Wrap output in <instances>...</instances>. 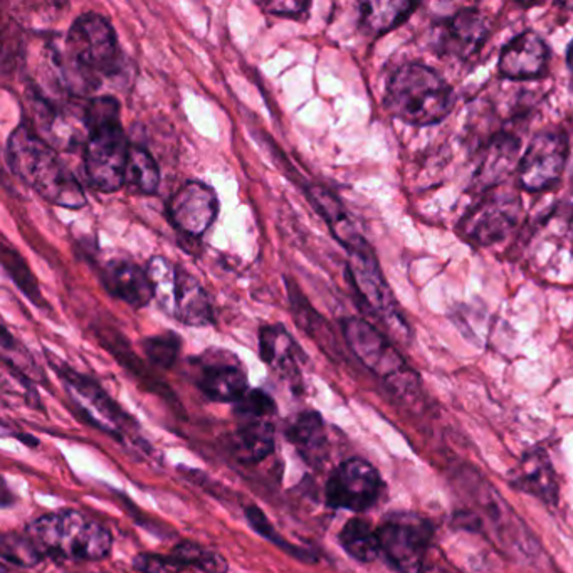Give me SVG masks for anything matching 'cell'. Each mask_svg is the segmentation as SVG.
Masks as SVG:
<instances>
[{
	"mask_svg": "<svg viewBox=\"0 0 573 573\" xmlns=\"http://www.w3.org/2000/svg\"><path fill=\"white\" fill-rule=\"evenodd\" d=\"M570 231L573 233V211H572V217H570Z\"/></svg>",
	"mask_w": 573,
	"mask_h": 573,
	"instance_id": "36",
	"label": "cell"
},
{
	"mask_svg": "<svg viewBox=\"0 0 573 573\" xmlns=\"http://www.w3.org/2000/svg\"><path fill=\"white\" fill-rule=\"evenodd\" d=\"M419 4L403 0H374L360 4V28L370 35H382L407 21Z\"/></svg>",
	"mask_w": 573,
	"mask_h": 573,
	"instance_id": "24",
	"label": "cell"
},
{
	"mask_svg": "<svg viewBox=\"0 0 573 573\" xmlns=\"http://www.w3.org/2000/svg\"><path fill=\"white\" fill-rule=\"evenodd\" d=\"M550 54L552 52L542 35L533 31L521 32L504 45L498 68L507 80H539L549 71Z\"/></svg>",
	"mask_w": 573,
	"mask_h": 573,
	"instance_id": "17",
	"label": "cell"
},
{
	"mask_svg": "<svg viewBox=\"0 0 573 573\" xmlns=\"http://www.w3.org/2000/svg\"><path fill=\"white\" fill-rule=\"evenodd\" d=\"M308 197L309 201H311L313 207L317 208L320 216L324 217L325 223L330 227L335 239H337L348 253L360 249V247L369 244L367 239L361 236L357 226H355L354 219H351L350 214L347 213V208L344 207V204H341L331 192H328L327 188L324 187H309Z\"/></svg>",
	"mask_w": 573,
	"mask_h": 573,
	"instance_id": "23",
	"label": "cell"
},
{
	"mask_svg": "<svg viewBox=\"0 0 573 573\" xmlns=\"http://www.w3.org/2000/svg\"><path fill=\"white\" fill-rule=\"evenodd\" d=\"M133 566L140 573H182L185 566L175 556L140 553L133 559Z\"/></svg>",
	"mask_w": 573,
	"mask_h": 573,
	"instance_id": "33",
	"label": "cell"
},
{
	"mask_svg": "<svg viewBox=\"0 0 573 573\" xmlns=\"http://www.w3.org/2000/svg\"><path fill=\"white\" fill-rule=\"evenodd\" d=\"M125 184L143 195L155 194L156 188L161 185V168L152 153L143 146H130Z\"/></svg>",
	"mask_w": 573,
	"mask_h": 573,
	"instance_id": "26",
	"label": "cell"
},
{
	"mask_svg": "<svg viewBox=\"0 0 573 573\" xmlns=\"http://www.w3.org/2000/svg\"><path fill=\"white\" fill-rule=\"evenodd\" d=\"M520 146L521 140L514 133L500 132L491 136L481 149L471 187L483 192L501 184L520 165Z\"/></svg>",
	"mask_w": 573,
	"mask_h": 573,
	"instance_id": "18",
	"label": "cell"
},
{
	"mask_svg": "<svg viewBox=\"0 0 573 573\" xmlns=\"http://www.w3.org/2000/svg\"><path fill=\"white\" fill-rule=\"evenodd\" d=\"M511 487L518 491L532 494L536 500L550 507L559 503V477L553 469L549 454L542 449H533L521 456L510 474Z\"/></svg>",
	"mask_w": 573,
	"mask_h": 573,
	"instance_id": "20",
	"label": "cell"
},
{
	"mask_svg": "<svg viewBox=\"0 0 573 573\" xmlns=\"http://www.w3.org/2000/svg\"><path fill=\"white\" fill-rule=\"evenodd\" d=\"M338 540L341 549L357 562L370 563L380 555L379 533L364 518L348 520Z\"/></svg>",
	"mask_w": 573,
	"mask_h": 573,
	"instance_id": "25",
	"label": "cell"
},
{
	"mask_svg": "<svg viewBox=\"0 0 573 573\" xmlns=\"http://www.w3.org/2000/svg\"><path fill=\"white\" fill-rule=\"evenodd\" d=\"M345 341L361 364L389 383L409 382L412 370L389 337L367 320L350 317L341 321Z\"/></svg>",
	"mask_w": 573,
	"mask_h": 573,
	"instance_id": "11",
	"label": "cell"
},
{
	"mask_svg": "<svg viewBox=\"0 0 573 573\" xmlns=\"http://www.w3.org/2000/svg\"><path fill=\"white\" fill-rule=\"evenodd\" d=\"M25 535L42 555L61 559L94 562L106 559L113 546L112 532L106 526L74 510L38 518L25 529Z\"/></svg>",
	"mask_w": 573,
	"mask_h": 573,
	"instance_id": "5",
	"label": "cell"
},
{
	"mask_svg": "<svg viewBox=\"0 0 573 573\" xmlns=\"http://www.w3.org/2000/svg\"><path fill=\"white\" fill-rule=\"evenodd\" d=\"M86 142L84 171L100 192H116L125 185L130 143L122 126V109L116 98L96 96L83 109Z\"/></svg>",
	"mask_w": 573,
	"mask_h": 573,
	"instance_id": "3",
	"label": "cell"
},
{
	"mask_svg": "<svg viewBox=\"0 0 573 573\" xmlns=\"http://www.w3.org/2000/svg\"><path fill=\"white\" fill-rule=\"evenodd\" d=\"M569 155V136L565 133H539L520 158L518 184L529 192L555 187L565 172Z\"/></svg>",
	"mask_w": 573,
	"mask_h": 573,
	"instance_id": "13",
	"label": "cell"
},
{
	"mask_svg": "<svg viewBox=\"0 0 573 573\" xmlns=\"http://www.w3.org/2000/svg\"><path fill=\"white\" fill-rule=\"evenodd\" d=\"M380 553L400 573L424 572L434 540V526L421 514L392 513L377 529Z\"/></svg>",
	"mask_w": 573,
	"mask_h": 573,
	"instance_id": "8",
	"label": "cell"
},
{
	"mask_svg": "<svg viewBox=\"0 0 573 573\" xmlns=\"http://www.w3.org/2000/svg\"><path fill=\"white\" fill-rule=\"evenodd\" d=\"M172 556L178 560L184 566L198 570L202 573H227L229 563L217 550L207 549L194 542L178 543Z\"/></svg>",
	"mask_w": 573,
	"mask_h": 573,
	"instance_id": "27",
	"label": "cell"
},
{
	"mask_svg": "<svg viewBox=\"0 0 573 573\" xmlns=\"http://www.w3.org/2000/svg\"><path fill=\"white\" fill-rule=\"evenodd\" d=\"M383 104L407 125H438L454 109V91L434 68L407 63L390 74Z\"/></svg>",
	"mask_w": 573,
	"mask_h": 573,
	"instance_id": "4",
	"label": "cell"
},
{
	"mask_svg": "<svg viewBox=\"0 0 573 573\" xmlns=\"http://www.w3.org/2000/svg\"><path fill=\"white\" fill-rule=\"evenodd\" d=\"M422 573H448V572H442V570H432V572H422Z\"/></svg>",
	"mask_w": 573,
	"mask_h": 573,
	"instance_id": "37",
	"label": "cell"
},
{
	"mask_svg": "<svg viewBox=\"0 0 573 573\" xmlns=\"http://www.w3.org/2000/svg\"><path fill=\"white\" fill-rule=\"evenodd\" d=\"M259 355L282 379L288 380L291 386L301 383L299 357H303L291 335L283 325H266L259 330Z\"/></svg>",
	"mask_w": 573,
	"mask_h": 573,
	"instance_id": "21",
	"label": "cell"
},
{
	"mask_svg": "<svg viewBox=\"0 0 573 573\" xmlns=\"http://www.w3.org/2000/svg\"><path fill=\"white\" fill-rule=\"evenodd\" d=\"M143 351L155 367L168 370L174 367L182 350V340L174 331H165L143 340Z\"/></svg>",
	"mask_w": 573,
	"mask_h": 573,
	"instance_id": "30",
	"label": "cell"
},
{
	"mask_svg": "<svg viewBox=\"0 0 573 573\" xmlns=\"http://www.w3.org/2000/svg\"><path fill=\"white\" fill-rule=\"evenodd\" d=\"M9 168L49 204L64 208L86 205V194L73 172L61 162L54 146L38 135L32 125L21 123L8 140Z\"/></svg>",
	"mask_w": 573,
	"mask_h": 573,
	"instance_id": "2",
	"label": "cell"
},
{
	"mask_svg": "<svg viewBox=\"0 0 573 573\" xmlns=\"http://www.w3.org/2000/svg\"><path fill=\"white\" fill-rule=\"evenodd\" d=\"M197 387L214 402H239L247 392V374L236 355L208 350L197 358Z\"/></svg>",
	"mask_w": 573,
	"mask_h": 573,
	"instance_id": "15",
	"label": "cell"
},
{
	"mask_svg": "<svg viewBox=\"0 0 573 573\" xmlns=\"http://www.w3.org/2000/svg\"><path fill=\"white\" fill-rule=\"evenodd\" d=\"M286 438L295 446L303 461L311 468H320L330 454L324 417L315 410L296 413L286 426Z\"/></svg>",
	"mask_w": 573,
	"mask_h": 573,
	"instance_id": "22",
	"label": "cell"
},
{
	"mask_svg": "<svg viewBox=\"0 0 573 573\" xmlns=\"http://www.w3.org/2000/svg\"><path fill=\"white\" fill-rule=\"evenodd\" d=\"M100 278L104 289H106L113 298L126 303V305L132 306V308H145L152 299H155L149 272L140 268L133 260H109V263L103 266V269H101Z\"/></svg>",
	"mask_w": 573,
	"mask_h": 573,
	"instance_id": "19",
	"label": "cell"
},
{
	"mask_svg": "<svg viewBox=\"0 0 573 573\" xmlns=\"http://www.w3.org/2000/svg\"><path fill=\"white\" fill-rule=\"evenodd\" d=\"M275 399L265 390H249L239 402L234 403L236 431L233 436V451L237 461L256 464L275 451L276 436Z\"/></svg>",
	"mask_w": 573,
	"mask_h": 573,
	"instance_id": "7",
	"label": "cell"
},
{
	"mask_svg": "<svg viewBox=\"0 0 573 573\" xmlns=\"http://www.w3.org/2000/svg\"><path fill=\"white\" fill-rule=\"evenodd\" d=\"M288 295L289 301H291L293 315H295L296 321L299 327L318 344H325V320H321L317 309L309 305L308 299L303 295L301 289L298 288L296 283L289 282L288 279Z\"/></svg>",
	"mask_w": 573,
	"mask_h": 573,
	"instance_id": "29",
	"label": "cell"
},
{
	"mask_svg": "<svg viewBox=\"0 0 573 573\" xmlns=\"http://www.w3.org/2000/svg\"><path fill=\"white\" fill-rule=\"evenodd\" d=\"M490 35V25L478 9L465 8L442 19L432 28L431 48L436 54L465 61L477 57Z\"/></svg>",
	"mask_w": 573,
	"mask_h": 573,
	"instance_id": "14",
	"label": "cell"
},
{
	"mask_svg": "<svg viewBox=\"0 0 573 573\" xmlns=\"http://www.w3.org/2000/svg\"><path fill=\"white\" fill-rule=\"evenodd\" d=\"M523 204L508 192H493L469 208L459 221V236L473 246L503 243L520 223Z\"/></svg>",
	"mask_w": 573,
	"mask_h": 573,
	"instance_id": "10",
	"label": "cell"
},
{
	"mask_svg": "<svg viewBox=\"0 0 573 573\" xmlns=\"http://www.w3.org/2000/svg\"><path fill=\"white\" fill-rule=\"evenodd\" d=\"M382 488V478L370 462L351 458L341 462L328 478L325 500L335 510L364 513L379 501Z\"/></svg>",
	"mask_w": 573,
	"mask_h": 573,
	"instance_id": "12",
	"label": "cell"
},
{
	"mask_svg": "<svg viewBox=\"0 0 573 573\" xmlns=\"http://www.w3.org/2000/svg\"><path fill=\"white\" fill-rule=\"evenodd\" d=\"M219 214L216 192L202 182L182 185L168 202V216L181 233L201 237L213 226Z\"/></svg>",
	"mask_w": 573,
	"mask_h": 573,
	"instance_id": "16",
	"label": "cell"
},
{
	"mask_svg": "<svg viewBox=\"0 0 573 573\" xmlns=\"http://www.w3.org/2000/svg\"><path fill=\"white\" fill-rule=\"evenodd\" d=\"M54 54L64 86L81 94L96 90L101 78L119 73L123 60L112 22L96 12L81 14L68 31L63 54L57 49Z\"/></svg>",
	"mask_w": 573,
	"mask_h": 573,
	"instance_id": "1",
	"label": "cell"
},
{
	"mask_svg": "<svg viewBox=\"0 0 573 573\" xmlns=\"http://www.w3.org/2000/svg\"><path fill=\"white\" fill-rule=\"evenodd\" d=\"M2 556L19 566H32L42 560L41 550L28 535H6L2 539Z\"/></svg>",
	"mask_w": 573,
	"mask_h": 573,
	"instance_id": "31",
	"label": "cell"
},
{
	"mask_svg": "<svg viewBox=\"0 0 573 573\" xmlns=\"http://www.w3.org/2000/svg\"><path fill=\"white\" fill-rule=\"evenodd\" d=\"M260 9L266 12V14L276 16V18H289L296 19L301 18L303 14H306V11L309 9V2H289V0H278V2H259Z\"/></svg>",
	"mask_w": 573,
	"mask_h": 573,
	"instance_id": "34",
	"label": "cell"
},
{
	"mask_svg": "<svg viewBox=\"0 0 573 573\" xmlns=\"http://www.w3.org/2000/svg\"><path fill=\"white\" fill-rule=\"evenodd\" d=\"M348 276L365 308L370 309L392 334L409 338V325L403 320L370 244L348 253Z\"/></svg>",
	"mask_w": 573,
	"mask_h": 573,
	"instance_id": "9",
	"label": "cell"
},
{
	"mask_svg": "<svg viewBox=\"0 0 573 573\" xmlns=\"http://www.w3.org/2000/svg\"><path fill=\"white\" fill-rule=\"evenodd\" d=\"M155 301L167 315L188 327L214 325V306L204 286L181 265L153 256L146 266Z\"/></svg>",
	"mask_w": 573,
	"mask_h": 573,
	"instance_id": "6",
	"label": "cell"
},
{
	"mask_svg": "<svg viewBox=\"0 0 573 573\" xmlns=\"http://www.w3.org/2000/svg\"><path fill=\"white\" fill-rule=\"evenodd\" d=\"M246 513L247 521H249V525L259 533L263 539L268 540V542L275 543L279 549L285 550V552L291 553L296 559H306L308 556V552L305 550L298 549V546L291 545V543L286 542L285 539L278 535L275 526L272 525V521L268 520L263 511L257 507H247L244 510Z\"/></svg>",
	"mask_w": 573,
	"mask_h": 573,
	"instance_id": "32",
	"label": "cell"
},
{
	"mask_svg": "<svg viewBox=\"0 0 573 573\" xmlns=\"http://www.w3.org/2000/svg\"><path fill=\"white\" fill-rule=\"evenodd\" d=\"M566 63H569L570 70L573 71V42L570 44L569 52H566Z\"/></svg>",
	"mask_w": 573,
	"mask_h": 573,
	"instance_id": "35",
	"label": "cell"
},
{
	"mask_svg": "<svg viewBox=\"0 0 573 573\" xmlns=\"http://www.w3.org/2000/svg\"><path fill=\"white\" fill-rule=\"evenodd\" d=\"M2 266H4L6 273L11 276L12 282L18 285V288L24 293L25 298L32 303V305L48 306L42 298L41 289H39L38 282H35L34 275L29 269L28 263L22 259L21 254L18 250L9 247L8 244H2Z\"/></svg>",
	"mask_w": 573,
	"mask_h": 573,
	"instance_id": "28",
	"label": "cell"
}]
</instances>
